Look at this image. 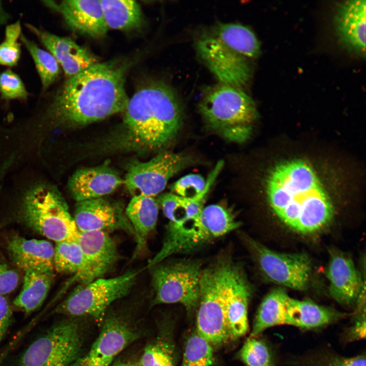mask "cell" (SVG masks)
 <instances>
[{
    "instance_id": "277c9868",
    "label": "cell",
    "mask_w": 366,
    "mask_h": 366,
    "mask_svg": "<svg viewBox=\"0 0 366 366\" xmlns=\"http://www.w3.org/2000/svg\"><path fill=\"white\" fill-rule=\"evenodd\" d=\"M199 108L209 130L238 143L250 137L258 116L254 101L240 87L221 83L206 89Z\"/></svg>"
},
{
    "instance_id": "52a82bcc",
    "label": "cell",
    "mask_w": 366,
    "mask_h": 366,
    "mask_svg": "<svg viewBox=\"0 0 366 366\" xmlns=\"http://www.w3.org/2000/svg\"><path fill=\"white\" fill-rule=\"evenodd\" d=\"M23 218L32 229L55 243L74 241L79 233L67 203L55 189L45 185L33 188L23 203Z\"/></svg>"
},
{
    "instance_id": "4fadbf2b",
    "label": "cell",
    "mask_w": 366,
    "mask_h": 366,
    "mask_svg": "<svg viewBox=\"0 0 366 366\" xmlns=\"http://www.w3.org/2000/svg\"><path fill=\"white\" fill-rule=\"evenodd\" d=\"M250 243L261 270L269 280L297 290L307 288L312 271L308 256L275 252L253 240Z\"/></svg>"
},
{
    "instance_id": "9c48e42d",
    "label": "cell",
    "mask_w": 366,
    "mask_h": 366,
    "mask_svg": "<svg viewBox=\"0 0 366 366\" xmlns=\"http://www.w3.org/2000/svg\"><path fill=\"white\" fill-rule=\"evenodd\" d=\"M81 330L73 319L52 325L17 357L13 366H71L80 356Z\"/></svg>"
},
{
    "instance_id": "30bf717a",
    "label": "cell",
    "mask_w": 366,
    "mask_h": 366,
    "mask_svg": "<svg viewBox=\"0 0 366 366\" xmlns=\"http://www.w3.org/2000/svg\"><path fill=\"white\" fill-rule=\"evenodd\" d=\"M147 268L155 291L152 305L179 303L188 314L197 309L202 270L200 264L190 261L160 262Z\"/></svg>"
},
{
    "instance_id": "7c38bea8",
    "label": "cell",
    "mask_w": 366,
    "mask_h": 366,
    "mask_svg": "<svg viewBox=\"0 0 366 366\" xmlns=\"http://www.w3.org/2000/svg\"><path fill=\"white\" fill-rule=\"evenodd\" d=\"M139 337L126 318L117 315L106 316L88 351L71 366H110L118 355Z\"/></svg>"
},
{
    "instance_id": "ffe728a7",
    "label": "cell",
    "mask_w": 366,
    "mask_h": 366,
    "mask_svg": "<svg viewBox=\"0 0 366 366\" xmlns=\"http://www.w3.org/2000/svg\"><path fill=\"white\" fill-rule=\"evenodd\" d=\"M365 0L348 1L340 4L334 18L336 33L349 50L364 57L365 52Z\"/></svg>"
},
{
    "instance_id": "cb8c5ba5",
    "label": "cell",
    "mask_w": 366,
    "mask_h": 366,
    "mask_svg": "<svg viewBox=\"0 0 366 366\" xmlns=\"http://www.w3.org/2000/svg\"><path fill=\"white\" fill-rule=\"evenodd\" d=\"M343 314L329 307L310 300H300L289 296L282 312L281 325H288L303 329L319 328L338 321Z\"/></svg>"
},
{
    "instance_id": "4dcf8cb0",
    "label": "cell",
    "mask_w": 366,
    "mask_h": 366,
    "mask_svg": "<svg viewBox=\"0 0 366 366\" xmlns=\"http://www.w3.org/2000/svg\"><path fill=\"white\" fill-rule=\"evenodd\" d=\"M157 337L145 347L141 366H176V355L171 328L162 327Z\"/></svg>"
},
{
    "instance_id": "d6a6232c",
    "label": "cell",
    "mask_w": 366,
    "mask_h": 366,
    "mask_svg": "<svg viewBox=\"0 0 366 366\" xmlns=\"http://www.w3.org/2000/svg\"><path fill=\"white\" fill-rule=\"evenodd\" d=\"M19 40L33 60L40 80L42 94H45L59 77L60 66L49 51L40 47L22 33Z\"/></svg>"
},
{
    "instance_id": "7bdbcfd3",
    "label": "cell",
    "mask_w": 366,
    "mask_h": 366,
    "mask_svg": "<svg viewBox=\"0 0 366 366\" xmlns=\"http://www.w3.org/2000/svg\"><path fill=\"white\" fill-rule=\"evenodd\" d=\"M11 18V15L4 8L2 2L0 1V26L6 24Z\"/></svg>"
},
{
    "instance_id": "ba28073f",
    "label": "cell",
    "mask_w": 366,
    "mask_h": 366,
    "mask_svg": "<svg viewBox=\"0 0 366 366\" xmlns=\"http://www.w3.org/2000/svg\"><path fill=\"white\" fill-rule=\"evenodd\" d=\"M140 271L130 270L117 277L81 284L57 306L54 313L72 318L89 317L102 324L110 306L130 292Z\"/></svg>"
},
{
    "instance_id": "d4e9b609",
    "label": "cell",
    "mask_w": 366,
    "mask_h": 366,
    "mask_svg": "<svg viewBox=\"0 0 366 366\" xmlns=\"http://www.w3.org/2000/svg\"><path fill=\"white\" fill-rule=\"evenodd\" d=\"M54 278V270L31 269L24 271L22 289L13 301L25 314L39 308L45 300Z\"/></svg>"
},
{
    "instance_id": "f546056e",
    "label": "cell",
    "mask_w": 366,
    "mask_h": 366,
    "mask_svg": "<svg viewBox=\"0 0 366 366\" xmlns=\"http://www.w3.org/2000/svg\"><path fill=\"white\" fill-rule=\"evenodd\" d=\"M53 264L56 271L74 274L81 284L89 283L87 262L78 240L56 243Z\"/></svg>"
},
{
    "instance_id": "1f68e13d",
    "label": "cell",
    "mask_w": 366,
    "mask_h": 366,
    "mask_svg": "<svg viewBox=\"0 0 366 366\" xmlns=\"http://www.w3.org/2000/svg\"><path fill=\"white\" fill-rule=\"evenodd\" d=\"M289 295L285 290H272L264 298L257 312L250 337H258L268 328L280 325L285 301Z\"/></svg>"
},
{
    "instance_id": "836d02e7",
    "label": "cell",
    "mask_w": 366,
    "mask_h": 366,
    "mask_svg": "<svg viewBox=\"0 0 366 366\" xmlns=\"http://www.w3.org/2000/svg\"><path fill=\"white\" fill-rule=\"evenodd\" d=\"M214 362L212 346L195 331L186 342L180 366H211Z\"/></svg>"
},
{
    "instance_id": "7a4b0ae2",
    "label": "cell",
    "mask_w": 366,
    "mask_h": 366,
    "mask_svg": "<svg viewBox=\"0 0 366 366\" xmlns=\"http://www.w3.org/2000/svg\"><path fill=\"white\" fill-rule=\"evenodd\" d=\"M266 193L276 214L300 233L316 232L332 218L330 199L312 167L305 161L277 165L267 178Z\"/></svg>"
},
{
    "instance_id": "4316f807",
    "label": "cell",
    "mask_w": 366,
    "mask_h": 366,
    "mask_svg": "<svg viewBox=\"0 0 366 366\" xmlns=\"http://www.w3.org/2000/svg\"><path fill=\"white\" fill-rule=\"evenodd\" d=\"M210 34L245 57H255L260 53V44L255 34L241 24L219 23Z\"/></svg>"
},
{
    "instance_id": "5bb4252c",
    "label": "cell",
    "mask_w": 366,
    "mask_h": 366,
    "mask_svg": "<svg viewBox=\"0 0 366 366\" xmlns=\"http://www.w3.org/2000/svg\"><path fill=\"white\" fill-rule=\"evenodd\" d=\"M196 49L200 58L221 83L240 87L249 80L251 73L246 57L211 34L201 37L196 42Z\"/></svg>"
},
{
    "instance_id": "9a60e30c",
    "label": "cell",
    "mask_w": 366,
    "mask_h": 366,
    "mask_svg": "<svg viewBox=\"0 0 366 366\" xmlns=\"http://www.w3.org/2000/svg\"><path fill=\"white\" fill-rule=\"evenodd\" d=\"M74 219L80 232L122 230L135 237L122 208L103 197L77 202Z\"/></svg>"
},
{
    "instance_id": "60d3db41",
    "label": "cell",
    "mask_w": 366,
    "mask_h": 366,
    "mask_svg": "<svg viewBox=\"0 0 366 366\" xmlns=\"http://www.w3.org/2000/svg\"><path fill=\"white\" fill-rule=\"evenodd\" d=\"M323 366H366V357L364 354L352 357L333 356L328 358Z\"/></svg>"
},
{
    "instance_id": "ee69618b",
    "label": "cell",
    "mask_w": 366,
    "mask_h": 366,
    "mask_svg": "<svg viewBox=\"0 0 366 366\" xmlns=\"http://www.w3.org/2000/svg\"><path fill=\"white\" fill-rule=\"evenodd\" d=\"M110 366H141L139 362L132 360H116Z\"/></svg>"
},
{
    "instance_id": "d6986e66",
    "label": "cell",
    "mask_w": 366,
    "mask_h": 366,
    "mask_svg": "<svg viewBox=\"0 0 366 366\" xmlns=\"http://www.w3.org/2000/svg\"><path fill=\"white\" fill-rule=\"evenodd\" d=\"M250 294L251 289L240 267L233 263L225 302L229 339H238L248 331V309Z\"/></svg>"
},
{
    "instance_id": "2e32d148",
    "label": "cell",
    "mask_w": 366,
    "mask_h": 366,
    "mask_svg": "<svg viewBox=\"0 0 366 366\" xmlns=\"http://www.w3.org/2000/svg\"><path fill=\"white\" fill-rule=\"evenodd\" d=\"M42 3L59 13L74 32L93 38L104 37L107 32L100 0L43 1Z\"/></svg>"
},
{
    "instance_id": "7402d4cb",
    "label": "cell",
    "mask_w": 366,
    "mask_h": 366,
    "mask_svg": "<svg viewBox=\"0 0 366 366\" xmlns=\"http://www.w3.org/2000/svg\"><path fill=\"white\" fill-rule=\"evenodd\" d=\"M78 242L87 262L89 282L103 278L118 260L116 243L108 232H80Z\"/></svg>"
},
{
    "instance_id": "e0dca14e",
    "label": "cell",
    "mask_w": 366,
    "mask_h": 366,
    "mask_svg": "<svg viewBox=\"0 0 366 366\" xmlns=\"http://www.w3.org/2000/svg\"><path fill=\"white\" fill-rule=\"evenodd\" d=\"M25 26L54 56L68 78L98 63L90 52L70 38L56 35L29 23Z\"/></svg>"
},
{
    "instance_id": "f1b7e54d",
    "label": "cell",
    "mask_w": 366,
    "mask_h": 366,
    "mask_svg": "<svg viewBox=\"0 0 366 366\" xmlns=\"http://www.w3.org/2000/svg\"><path fill=\"white\" fill-rule=\"evenodd\" d=\"M108 28L130 30L139 28L143 22L139 4L132 0H100Z\"/></svg>"
},
{
    "instance_id": "44dd1931",
    "label": "cell",
    "mask_w": 366,
    "mask_h": 366,
    "mask_svg": "<svg viewBox=\"0 0 366 366\" xmlns=\"http://www.w3.org/2000/svg\"><path fill=\"white\" fill-rule=\"evenodd\" d=\"M329 293L339 303L350 305L355 302L365 288L360 274L352 260L342 254L330 258L327 271Z\"/></svg>"
},
{
    "instance_id": "d590c367",
    "label": "cell",
    "mask_w": 366,
    "mask_h": 366,
    "mask_svg": "<svg viewBox=\"0 0 366 366\" xmlns=\"http://www.w3.org/2000/svg\"><path fill=\"white\" fill-rule=\"evenodd\" d=\"M22 33L20 20L6 26L4 40L0 43V66L12 68L18 65L21 54L18 41Z\"/></svg>"
},
{
    "instance_id": "3957f363",
    "label": "cell",
    "mask_w": 366,
    "mask_h": 366,
    "mask_svg": "<svg viewBox=\"0 0 366 366\" xmlns=\"http://www.w3.org/2000/svg\"><path fill=\"white\" fill-rule=\"evenodd\" d=\"M124 112L125 139L134 149L163 148L174 141L181 127L179 98L171 87L161 81H151L138 89Z\"/></svg>"
},
{
    "instance_id": "83f0119b",
    "label": "cell",
    "mask_w": 366,
    "mask_h": 366,
    "mask_svg": "<svg viewBox=\"0 0 366 366\" xmlns=\"http://www.w3.org/2000/svg\"><path fill=\"white\" fill-rule=\"evenodd\" d=\"M211 186L210 181H207L202 192L193 198H185L172 193L162 194L158 202L169 220V223L180 224L197 216L204 208L206 197Z\"/></svg>"
},
{
    "instance_id": "74e56055",
    "label": "cell",
    "mask_w": 366,
    "mask_h": 366,
    "mask_svg": "<svg viewBox=\"0 0 366 366\" xmlns=\"http://www.w3.org/2000/svg\"><path fill=\"white\" fill-rule=\"evenodd\" d=\"M206 180L200 175H186L170 187L171 193L185 198H193L200 194L204 189Z\"/></svg>"
},
{
    "instance_id": "ac0fdd59",
    "label": "cell",
    "mask_w": 366,
    "mask_h": 366,
    "mask_svg": "<svg viewBox=\"0 0 366 366\" xmlns=\"http://www.w3.org/2000/svg\"><path fill=\"white\" fill-rule=\"evenodd\" d=\"M124 182L119 175L106 165L81 168L68 182L69 191L77 202L102 198L114 192Z\"/></svg>"
},
{
    "instance_id": "5b68a950",
    "label": "cell",
    "mask_w": 366,
    "mask_h": 366,
    "mask_svg": "<svg viewBox=\"0 0 366 366\" xmlns=\"http://www.w3.org/2000/svg\"><path fill=\"white\" fill-rule=\"evenodd\" d=\"M240 225L232 211L224 206L204 207L196 217L180 223H169L163 244L148 261L147 268L160 263L170 255L190 252Z\"/></svg>"
},
{
    "instance_id": "484cf974",
    "label": "cell",
    "mask_w": 366,
    "mask_h": 366,
    "mask_svg": "<svg viewBox=\"0 0 366 366\" xmlns=\"http://www.w3.org/2000/svg\"><path fill=\"white\" fill-rule=\"evenodd\" d=\"M155 197L142 194L133 196L125 214L135 232L138 250L145 243L148 235L156 228L159 205Z\"/></svg>"
},
{
    "instance_id": "8d00e7d4",
    "label": "cell",
    "mask_w": 366,
    "mask_h": 366,
    "mask_svg": "<svg viewBox=\"0 0 366 366\" xmlns=\"http://www.w3.org/2000/svg\"><path fill=\"white\" fill-rule=\"evenodd\" d=\"M29 96L20 77L10 69L0 73V96L2 99L26 100Z\"/></svg>"
},
{
    "instance_id": "b9f144b4",
    "label": "cell",
    "mask_w": 366,
    "mask_h": 366,
    "mask_svg": "<svg viewBox=\"0 0 366 366\" xmlns=\"http://www.w3.org/2000/svg\"><path fill=\"white\" fill-rule=\"evenodd\" d=\"M350 340H358L365 337V313L356 315L355 320L348 332Z\"/></svg>"
},
{
    "instance_id": "8992f818",
    "label": "cell",
    "mask_w": 366,
    "mask_h": 366,
    "mask_svg": "<svg viewBox=\"0 0 366 366\" xmlns=\"http://www.w3.org/2000/svg\"><path fill=\"white\" fill-rule=\"evenodd\" d=\"M233 263L219 260L201 272L196 331L213 347L222 346L229 339L225 302Z\"/></svg>"
},
{
    "instance_id": "8fae6325",
    "label": "cell",
    "mask_w": 366,
    "mask_h": 366,
    "mask_svg": "<svg viewBox=\"0 0 366 366\" xmlns=\"http://www.w3.org/2000/svg\"><path fill=\"white\" fill-rule=\"evenodd\" d=\"M191 162L187 156L162 151L148 161L132 164L124 184L133 196L142 194L155 197L164 190L171 177Z\"/></svg>"
},
{
    "instance_id": "603a6c76",
    "label": "cell",
    "mask_w": 366,
    "mask_h": 366,
    "mask_svg": "<svg viewBox=\"0 0 366 366\" xmlns=\"http://www.w3.org/2000/svg\"><path fill=\"white\" fill-rule=\"evenodd\" d=\"M7 249L13 262L24 272L31 269L54 270V247L48 240L15 235L8 240Z\"/></svg>"
},
{
    "instance_id": "6da1fadb",
    "label": "cell",
    "mask_w": 366,
    "mask_h": 366,
    "mask_svg": "<svg viewBox=\"0 0 366 366\" xmlns=\"http://www.w3.org/2000/svg\"><path fill=\"white\" fill-rule=\"evenodd\" d=\"M129 66L118 59L98 62L69 77L51 93L48 115L60 122L82 126L124 111L129 99L125 88Z\"/></svg>"
},
{
    "instance_id": "ab89813d",
    "label": "cell",
    "mask_w": 366,
    "mask_h": 366,
    "mask_svg": "<svg viewBox=\"0 0 366 366\" xmlns=\"http://www.w3.org/2000/svg\"><path fill=\"white\" fill-rule=\"evenodd\" d=\"M13 313L10 302L0 295V342L8 332L12 321Z\"/></svg>"
},
{
    "instance_id": "f35d334b",
    "label": "cell",
    "mask_w": 366,
    "mask_h": 366,
    "mask_svg": "<svg viewBox=\"0 0 366 366\" xmlns=\"http://www.w3.org/2000/svg\"><path fill=\"white\" fill-rule=\"evenodd\" d=\"M19 274L6 263L0 261V295L13 291L19 283Z\"/></svg>"
},
{
    "instance_id": "e575fe53",
    "label": "cell",
    "mask_w": 366,
    "mask_h": 366,
    "mask_svg": "<svg viewBox=\"0 0 366 366\" xmlns=\"http://www.w3.org/2000/svg\"><path fill=\"white\" fill-rule=\"evenodd\" d=\"M246 366H276L269 347L257 337L246 340L237 354Z\"/></svg>"
}]
</instances>
